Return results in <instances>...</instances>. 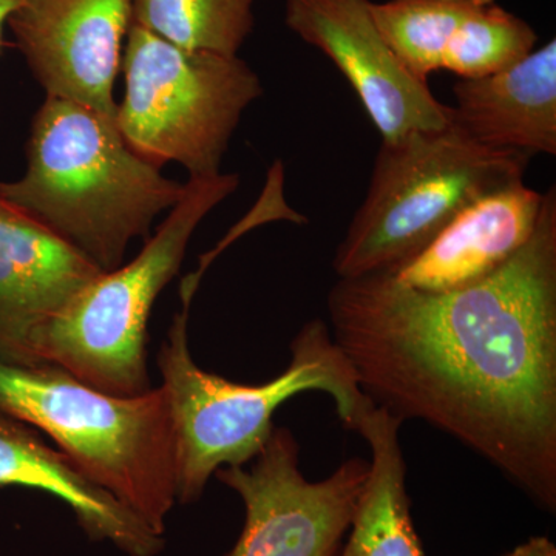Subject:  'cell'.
<instances>
[{"label":"cell","mask_w":556,"mask_h":556,"mask_svg":"<svg viewBox=\"0 0 556 556\" xmlns=\"http://www.w3.org/2000/svg\"><path fill=\"white\" fill-rule=\"evenodd\" d=\"M0 486H27L60 497L91 540L109 541L127 556H159L166 544L163 535L94 484L64 452L2 412Z\"/></svg>","instance_id":"5bb4252c"},{"label":"cell","mask_w":556,"mask_h":556,"mask_svg":"<svg viewBox=\"0 0 556 556\" xmlns=\"http://www.w3.org/2000/svg\"><path fill=\"white\" fill-rule=\"evenodd\" d=\"M536 42V33L526 21L496 0H484L450 39L441 70L460 79L486 78L525 60Z\"/></svg>","instance_id":"ac0fdd59"},{"label":"cell","mask_w":556,"mask_h":556,"mask_svg":"<svg viewBox=\"0 0 556 556\" xmlns=\"http://www.w3.org/2000/svg\"><path fill=\"white\" fill-rule=\"evenodd\" d=\"M131 22V0H20L7 25L47 97L115 121L113 89Z\"/></svg>","instance_id":"30bf717a"},{"label":"cell","mask_w":556,"mask_h":556,"mask_svg":"<svg viewBox=\"0 0 556 556\" xmlns=\"http://www.w3.org/2000/svg\"><path fill=\"white\" fill-rule=\"evenodd\" d=\"M101 273L0 197V362L38 367L47 325Z\"/></svg>","instance_id":"8fae6325"},{"label":"cell","mask_w":556,"mask_h":556,"mask_svg":"<svg viewBox=\"0 0 556 556\" xmlns=\"http://www.w3.org/2000/svg\"><path fill=\"white\" fill-rule=\"evenodd\" d=\"M368 468L367 460L351 457L324 481H308L294 434L274 427L249 470L215 471L247 508L239 541L226 556H340Z\"/></svg>","instance_id":"ba28073f"},{"label":"cell","mask_w":556,"mask_h":556,"mask_svg":"<svg viewBox=\"0 0 556 556\" xmlns=\"http://www.w3.org/2000/svg\"><path fill=\"white\" fill-rule=\"evenodd\" d=\"M239 186L237 174L189 177L185 195L137 257L93 278L47 325L38 367L64 369L115 396L148 393L146 334L153 303L177 276L200 223Z\"/></svg>","instance_id":"8992f818"},{"label":"cell","mask_w":556,"mask_h":556,"mask_svg":"<svg viewBox=\"0 0 556 556\" xmlns=\"http://www.w3.org/2000/svg\"><path fill=\"white\" fill-rule=\"evenodd\" d=\"M402 424L375 405L354 428L368 442L371 460L340 556H427L409 511Z\"/></svg>","instance_id":"9a60e30c"},{"label":"cell","mask_w":556,"mask_h":556,"mask_svg":"<svg viewBox=\"0 0 556 556\" xmlns=\"http://www.w3.org/2000/svg\"><path fill=\"white\" fill-rule=\"evenodd\" d=\"M530 156L485 148L450 119L382 141L364 203L334 255L339 278L390 273L475 200L525 181Z\"/></svg>","instance_id":"5b68a950"},{"label":"cell","mask_w":556,"mask_h":556,"mask_svg":"<svg viewBox=\"0 0 556 556\" xmlns=\"http://www.w3.org/2000/svg\"><path fill=\"white\" fill-rule=\"evenodd\" d=\"M255 0H131L134 22L175 46L236 56L254 30Z\"/></svg>","instance_id":"2e32d148"},{"label":"cell","mask_w":556,"mask_h":556,"mask_svg":"<svg viewBox=\"0 0 556 556\" xmlns=\"http://www.w3.org/2000/svg\"><path fill=\"white\" fill-rule=\"evenodd\" d=\"M484 0H387L369 3L372 21L399 61L428 83L459 25Z\"/></svg>","instance_id":"e0dca14e"},{"label":"cell","mask_w":556,"mask_h":556,"mask_svg":"<svg viewBox=\"0 0 556 556\" xmlns=\"http://www.w3.org/2000/svg\"><path fill=\"white\" fill-rule=\"evenodd\" d=\"M0 412L42 431L153 532L177 504V452L163 387L115 396L51 365L0 362Z\"/></svg>","instance_id":"277c9868"},{"label":"cell","mask_w":556,"mask_h":556,"mask_svg":"<svg viewBox=\"0 0 556 556\" xmlns=\"http://www.w3.org/2000/svg\"><path fill=\"white\" fill-rule=\"evenodd\" d=\"M197 283H182V311L161 346L163 390L174 420L177 503L200 500L208 479L223 467L244 466L273 433L274 413L305 391H324L334 401L343 426L354 430L375 404L320 318L311 320L291 343V364L262 386L230 382L204 371L189 351L190 302Z\"/></svg>","instance_id":"3957f363"},{"label":"cell","mask_w":556,"mask_h":556,"mask_svg":"<svg viewBox=\"0 0 556 556\" xmlns=\"http://www.w3.org/2000/svg\"><path fill=\"white\" fill-rule=\"evenodd\" d=\"M185 190L137 155L115 121L51 97L33 118L24 177L0 182L2 199L102 273L119 268Z\"/></svg>","instance_id":"7a4b0ae2"},{"label":"cell","mask_w":556,"mask_h":556,"mask_svg":"<svg viewBox=\"0 0 556 556\" xmlns=\"http://www.w3.org/2000/svg\"><path fill=\"white\" fill-rule=\"evenodd\" d=\"M450 119L485 148L556 153V40L496 75L460 79Z\"/></svg>","instance_id":"4fadbf2b"},{"label":"cell","mask_w":556,"mask_h":556,"mask_svg":"<svg viewBox=\"0 0 556 556\" xmlns=\"http://www.w3.org/2000/svg\"><path fill=\"white\" fill-rule=\"evenodd\" d=\"M115 124L126 144L156 167L189 177L219 174L244 110L263 94L257 73L229 54L190 50L131 22Z\"/></svg>","instance_id":"52a82bcc"},{"label":"cell","mask_w":556,"mask_h":556,"mask_svg":"<svg viewBox=\"0 0 556 556\" xmlns=\"http://www.w3.org/2000/svg\"><path fill=\"white\" fill-rule=\"evenodd\" d=\"M331 336L369 401L424 420L556 510V190L532 239L470 288L417 291L390 274L340 278Z\"/></svg>","instance_id":"6da1fadb"},{"label":"cell","mask_w":556,"mask_h":556,"mask_svg":"<svg viewBox=\"0 0 556 556\" xmlns=\"http://www.w3.org/2000/svg\"><path fill=\"white\" fill-rule=\"evenodd\" d=\"M543 201L544 193L525 181L493 190L457 212L415 257L386 274L424 292L457 291L481 283L529 243Z\"/></svg>","instance_id":"7c38bea8"},{"label":"cell","mask_w":556,"mask_h":556,"mask_svg":"<svg viewBox=\"0 0 556 556\" xmlns=\"http://www.w3.org/2000/svg\"><path fill=\"white\" fill-rule=\"evenodd\" d=\"M371 0H287L289 30L334 62L382 141L450 123L448 105L399 61L372 21Z\"/></svg>","instance_id":"9c48e42d"},{"label":"cell","mask_w":556,"mask_h":556,"mask_svg":"<svg viewBox=\"0 0 556 556\" xmlns=\"http://www.w3.org/2000/svg\"><path fill=\"white\" fill-rule=\"evenodd\" d=\"M20 0H0V49H2V33L7 22H9L10 14L16 9Z\"/></svg>","instance_id":"ffe728a7"},{"label":"cell","mask_w":556,"mask_h":556,"mask_svg":"<svg viewBox=\"0 0 556 556\" xmlns=\"http://www.w3.org/2000/svg\"><path fill=\"white\" fill-rule=\"evenodd\" d=\"M503 556H556V547L547 536H533Z\"/></svg>","instance_id":"d6986e66"}]
</instances>
